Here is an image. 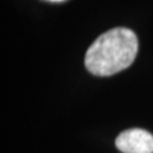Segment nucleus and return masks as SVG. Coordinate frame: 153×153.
<instances>
[{
  "mask_svg": "<svg viewBox=\"0 0 153 153\" xmlns=\"http://www.w3.org/2000/svg\"><path fill=\"white\" fill-rule=\"evenodd\" d=\"M138 54V37L131 30L116 27L102 33L88 47L85 68L98 76H108L126 69Z\"/></svg>",
  "mask_w": 153,
  "mask_h": 153,
  "instance_id": "1",
  "label": "nucleus"
},
{
  "mask_svg": "<svg viewBox=\"0 0 153 153\" xmlns=\"http://www.w3.org/2000/svg\"><path fill=\"white\" fill-rule=\"evenodd\" d=\"M123 153H153V135L143 129H128L115 140Z\"/></svg>",
  "mask_w": 153,
  "mask_h": 153,
  "instance_id": "2",
  "label": "nucleus"
},
{
  "mask_svg": "<svg viewBox=\"0 0 153 153\" xmlns=\"http://www.w3.org/2000/svg\"><path fill=\"white\" fill-rule=\"evenodd\" d=\"M50 1H63V0H50Z\"/></svg>",
  "mask_w": 153,
  "mask_h": 153,
  "instance_id": "3",
  "label": "nucleus"
}]
</instances>
